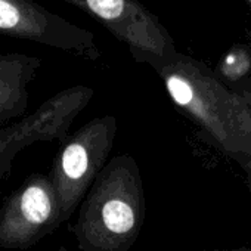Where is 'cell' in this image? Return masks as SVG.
Listing matches in <instances>:
<instances>
[{
	"mask_svg": "<svg viewBox=\"0 0 251 251\" xmlns=\"http://www.w3.org/2000/svg\"><path fill=\"white\" fill-rule=\"evenodd\" d=\"M167 87H169V92H170L172 98L179 105H188L194 98V90H192L191 84L185 78H182L179 75L169 77Z\"/></svg>",
	"mask_w": 251,
	"mask_h": 251,
	"instance_id": "obj_6",
	"label": "cell"
},
{
	"mask_svg": "<svg viewBox=\"0 0 251 251\" xmlns=\"http://www.w3.org/2000/svg\"><path fill=\"white\" fill-rule=\"evenodd\" d=\"M245 2H247V3H248L250 6H251V0H245Z\"/></svg>",
	"mask_w": 251,
	"mask_h": 251,
	"instance_id": "obj_7",
	"label": "cell"
},
{
	"mask_svg": "<svg viewBox=\"0 0 251 251\" xmlns=\"http://www.w3.org/2000/svg\"><path fill=\"white\" fill-rule=\"evenodd\" d=\"M83 6L114 34L144 48H160L167 36L161 24L136 0H71Z\"/></svg>",
	"mask_w": 251,
	"mask_h": 251,
	"instance_id": "obj_1",
	"label": "cell"
},
{
	"mask_svg": "<svg viewBox=\"0 0 251 251\" xmlns=\"http://www.w3.org/2000/svg\"><path fill=\"white\" fill-rule=\"evenodd\" d=\"M87 163H89L87 161V152L78 144L70 145L65 150L64 155H62V167H64V172L71 179L81 177L86 173V170H87Z\"/></svg>",
	"mask_w": 251,
	"mask_h": 251,
	"instance_id": "obj_4",
	"label": "cell"
},
{
	"mask_svg": "<svg viewBox=\"0 0 251 251\" xmlns=\"http://www.w3.org/2000/svg\"><path fill=\"white\" fill-rule=\"evenodd\" d=\"M23 25V15L17 5L0 0V30H17Z\"/></svg>",
	"mask_w": 251,
	"mask_h": 251,
	"instance_id": "obj_5",
	"label": "cell"
},
{
	"mask_svg": "<svg viewBox=\"0 0 251 251\" xmlns=\"http://www.w3.org/2000/svg\"><path fill=\"white\" fill-rule=\"evenodd\" d=\"M24 217L31 223H43L50 214V201L48 194L37 186L28 188L21 201Z\"/></svg>",
	"mask_w": 251,
	"mask_h": 251,
	"instance_id": "obj_2",
	"label": "cell"
},
{
	"mask_svg": "<svg viewBox=\"0 0 251 251\" xmlns=\"http://www.w3.org/2000/svg\"><path fill=\"white\" fill-rule=\"evenodd\" d=\"M102 219L105 226L115 233L127 232L135 225V214L132 208L123 201L106 202L102 210Z\"/></svg>",
	"mask_w": 251,
	"mask_h": 251,
	"instance_id": "obj_3",
	"label": "cell"
}]
</instances>
